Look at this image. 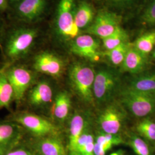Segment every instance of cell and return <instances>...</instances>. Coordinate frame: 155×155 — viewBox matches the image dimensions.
<instances>
[{"mask_svg":"<svg viewBox=\"0 0 155 155\" xmlns=\"http://www.w3.org/2000/svg\"><path fill=\"white\" fill-rule=\"evenodd\" d=\"M153 57L155 58V51H154V52H153Z\"/></svg>","mask_w":155,"mask_h":155,"instance_id":"836d02e7","label":"cell"},{"mask_svg":"<svg viewBox=\"0 0 155 155\" xmlns=\"http://www.w3.org/2000/svg\"><path fill=\"white\" fill-rule=\"evenodd\" d=\"M94 137L91 136L86 144L77 148L69 155H94Z\"/></svg>","mask_w":155,"mask_h":155,"instance_id":"4316f807","label":"cell"},{"mask_svg":"<svg viewBox=\"0 0 155 155\" xmlns=\"http://www.w3.org/2000/svg\"><path fill=\"white\" fill-rule=\"evenodd\" d=\"M105 151L103 150L102 147L100 144H97L95 142L94 144V155H105Z\"/></svg>","mask_w":155,"mask_h":155,"instance_id":"4dcf8cb0","label":"cell"},{"mask_svg":"<svg viewBox=\"0 0 155 155\" xmlns=\"http://www.w3.org/2000/svg\"><path fill=\"white\" fill-rule=\"evenodd\" d=\"M111 4L117 6L125 7L130 5L133 4L136 0H107Z\"/></svg>","mask_w":155,"mask_h":155,"instance_id":"f546056e","label":"cell"},{"mask_svg":"<svg viewBox=\"0 0 155 155\" xmlns=\"http://www.w3.org/2000/svg\"><path fill=\"white\" fill-rule=\"evenodd\" d=\"M120 79L110 69L102 68L95 72L93 94L94 102L98 105L110 103L120 90Z\"/></svg>","mask_w":155,"mask_h":155,"instance_id":"3957f363","label":"cell"},{"mask_svg":"<svg viewBox=\"0 0 155 155\" xmlns=\"http://www.w3.org/2000/svg\"><path fill=\"white\" fill-rule=\"evenodd\" d=\"M76 6L74 0H60L58 6L56 24L59 33L67 39L77 38L79 29L75 22Z\"/></svg>","mask_w":155,"mask_h":155,"instance_id":"52a82bcc","label":"cell"},{"mask_svg":"<svg viewBox=\"0 0 155 155\" xmlns=\"http://www.w3.org/2000/svg\"><path fill=\"white\" fill-rule=\"evenodd\" d=\"M38 35V32L35 28H20L15 31L6 41V57L12 61L25 57L33 48Z\"/></svg>","mask_w":155,"mask_h":155,"instance_id":"7a4b0ae2","label":"cell"},{"mask_svg":"<svg viewBox=\"0 0 155 155\" xmlns=\"http://www.w3.org/2000/svg\"><path fill=\"white\" fill-rule=\"evenodd\" d=\"M125 110L120 102H110L101 112L98 123L104 133L118 134L125 119Z\"/></svg>","mask_w":155,"mask_h":155,"instance_id":"ba28073f","label":"cell"},{"mask_svg":"<svg viewBox=\"0 0 155 155\" xmlns=\"http://www.w3.org/2000/svg\"><path fill=\"white\" fill-rule=\"evenodd\" d=\"M88 129V122L85 116L80 112H76L69 124L67 145L68 153L74 150L80 137Z\"/></svg>","mask_w":155,"mask_h":155,"instance_id":"2e32d148","label":"cell"},{"mask_svg":"<svg viewBox=\"0 0 155 155\" xmlns=\"http://www.w3.org/2000/svg\"><path fill=\"white\" fill-rule=\"evenodd\" d=\"M126 87L139 93L155 95V71L134 78Z\"/></svg>","mask_w":155,"mask_h":155,"instance_id":"d6986e66","label":"cell"},{"mask_svg":"<svg viewBox=\"0 0 155 155\" xmlns=\"http://www.w3.org/2000/svg\"><path fill=\"white\" fill-rule=\"evenodd\" d=\"M45 6V0H22L18 3L17 13L22 19L33 21L43 14Z\"/></svg>","mask_w":155,"mask_h":155,"instance_id":"e0dca14e","label":"cell"},{"mask_svg":"<svg viewBox=\"0 0 155 155\" xmlns=\"http://www.w3.org/2000/svg\"><path fill=\"white\" fill-rule=\"evenodd\" d=\"M136 130L141 137L155 141V122L148 117L144 118L136 125Z\"/></svg>","mask_w":155,"mask_h":155,"instance_id":"cb8c5ba5","label":"cell"},{"mask_svg":"<svg viewBox=\"0 0 155 155\" xmlns=\"http://www.w3.org/2000/svg\"><path fill=\"white\" fill-rule=\"evenodd\" d=\"M143 22L150 25H155V0H151L141 17Z\"/></svg>","mask_w":155,"mask_h":155,"instance_id":"83f0119b","label":"cell"},{"mask_svg":"<svg viewBox=\"0 0 155 155\" xmlns=\"http://www.w3.org/2000/svg\"><path fill=\"white\" fill-rule=\"evenodd\" d=\"M53 89L50 83L45 80L37 81L29 89L25 98L29 107L41 109L48 105L54 96Z\"/></svg>","mask_w":155,"mask_h":155,"instance_id":"8fae6325","label":"cell"},{"mask_svg":"<svg viewBox=\"0 0 155 155\" xmlns=\"http://www.w3.org/2000/svg\"><path fill=\"white\" fill-rule=\"evenodd\" d=\"M133 45V44L127 41L112 50L106 51L105 55L113 64L115 66H121L128 51Z\"/></svg>","mask_w":155,"mask_h":155,"instance_id":"603a6c76","label":"cell"},{"mask_svg":"<svg viewBox=\"0 0 155 155\" xmlns=\"http://www.w3.org/2000/svg\"><path fill=\"white\" fill-rule=\"evenodd\" d=\"M95 72L93 68L82 63H74L68 72L70 84L78 98L84 102H94L93 85Z\"/></svg>","mask_w":155,"mask_h":155,"instance_id":"6da1fadb","label":"cell"},{"mask_svg":"<svg viewBox=\"0 0 155 155\" xmlns=\"http://www.w3.org/2000/svg\"><path fill=\"white\" fill-rule=\"evenodd\" d=\"M147 64V55L137 50L133 45L128 51L121 65V70L123 72L137 74L143 72Z\"/></svg>","mask_w":155,"mask_h":155,"instance_id":"9a60e30c","label":"cell"},{"mask_svg":"<svg viewBox=\"0 0 155 155\" xmlns=\"http://www.w3.org/2000/svg\"><path fill=\"white\" fill-rule=\"evenodd\" d=\"M4 155H39L32 147H27L20 144L8 151Z\"/></svg>","mask_w":155,"mask_h":155,"instance_id":"f1b7e54d","label":"cell"},{"mask_svg":"<svg viewBox=\"0 0 155 155\" xmlns=\"http://www.w3.org/2000/svg\"><path fill=\"white\" fill-rule=\"evenodd\" d=\"M15 102V94L5 71L0 70V109L9 108Z\"/></svg>","mask_w":155,"mask_h":155,"instance_id":"44dd1931","label":"cell"},{"mask_svg":"<svg viewBox=\"0 0 155 155\" xmlns=\"http://www.w3.org/2000/svg\"><path fill=\"white\" fill-rule=\"evenodd\" d=\"M31 147L39 155H68L64 144L58 135L36 138Z\"/></svg>","mask_w":155,"mask_h":155,"instance_id":"5bb4252c","label":"cell"},{"mask_svg":"<svg viewBox=\"0 0 155 155\" xmlns=\"http://www.w3.org/2000/svg\"><path fill=\"white\" fill-rule=\"evenodd\" d=\"M10 120L16 122L36 138L57 136L59 131L53 122L31 112H17L12 116Z\"/></svg>","mask_w":155,"mask_h":155,"instance_id":"5b68a950","label":"cell"},{"mask_svg":"<svg viewBox=\"0 0 155 155\" xmlns=\"http://www.w3.org/2000/svg\"><path fill=\"white\" fill-rule=\"evenodd\" d=\"M53 102L51 110L52 116L60 123L64 122L69 116L71 109L70 95L67 91H61L56 94Z\"/></svg>","mask_w":155,"mask_h":155,"instance_id":"ac0fdd59","label":"cell"},{"mask_svg":"<svg viewBox=\"0 0 155 155\" xmlns=\"http://www.w3.org/2000/svg\"><path fill=\"white\" fill-rule=\"evenodd\" d=\"M129 144L137 155H151L150 147L147 142L136 134L130 136Z\"/></svg>","mask_w":155,"mask_h":155,"instance_id":"484cf974","label":"cell"},{"mask_svg":"<svg viewBox=\"0 0 155 155\" xmlns=\"http://www.w3.org/2000/svg\"><path fill=\"white\" fill-rule=\"evenodd\" d=\"M33 67L36 72L59 78L64 70V62L55 54L44 51L35 56Z\"/></svg>","mask_w":155,"mask_h":155,"instance_id":"30bf717a","label":"cell"},{"mask_svg":"<svg viewBox=\"0 0 155 155\" xmlns=\"http://www.w3.org/2000/svg\"><path fill=\"white\" fill-rule=\"evenodd\" d=\"M24 129L16 122L11 120L0 121V155L20 144Z\"/></svg>","mask_w":155,"mask_h":155,"instance_id":"7c38bea8","label":"cell"},{"mask_svg":"<svg viewBox=\"0 0 155 155\" xmlns=\"http://www.w3.org/2000/svg\"><path fill=\"white\" fill-rule=\"evenodd\" d=\"M7 7V0H0V10H5Z\"/></svg>","mask_w":155,"mask_h":155,"instance_id":"1f68e13d","label":"cell"},{"mask_svg":"<svg viewBox=\"0 0 155 155\" xmlns=\"http://www.w3.org/2000/svg\"></svg>","mask_w":155,"mask_h":155,"instance_id":"e575fe53","label":"cell"},{"mask_svg":"<svg viewBox=\"0 0 155 155\" xmlns=\"http://www.w3.org/2000/svg\"><path fill=\"white\" fill-rule=\"evenodd\" d=\"M100 43L90 35L78 36L72 41L70 50L76 55L91 61H97L100 58Z\"/></svg>","mask_w":155,"mask_h":155,"instance_id":"4fadbf2b","label":"cell"},{"mask_svg":"<svg viewBox=\"0 0 155 155\" xmlns=\"http://www.w3.org/2000/svg\"><path fill=\"white\" fill-rule=\"evenodd\" d=\"M5 71L15 94V102L18 105L36 81L35 72L22 66H15Z\"/></svg>","mask_w":155,"mask_h":155,"instance_id":"8992f818","label":"cell"},{"mask_svg":"<svg viewBox=\"0 0 155 155\" xmlns=\"http://www.w3.org/2000/svg\"><path fill=\"white\" fill-rule=\"evenodd\" d=\"M94 17V9L89 3L82 1L76 6L75 22L79 30L89 26Z\"/></svg>","mask_w":155,"mask_h":155,"instance_id":"ffe728a7","label":"cell"},{"mask_svg":"<svg viewBox=\"0 0 155 155\" xmlns=\"http://www.w3.org/2000/svg\"><path fill=\"white\" fill-rule=\"evenodd\" d=\"M119 102L137 118H145L155 111V95L139 93L125 87L119 94Z\"/></svg>","mask_w":155,"mask_h":155,"instance_id":"277c9868","label":"cell"},{"mask_svg":"<svg viewBox=\"0 0 155 155\" xmlns=\"http://www.w3.org/2000/svg\"><path fill=\"white\" fill-rule=\"evenodd\" d=\"M155 45V30L145 33L139 37L134 44V47L141 53L147 55Z\"/></svg>","mask_w":155,"mask_h":155,"instance_id":"d4e9b609","label":"cell"},{"mask_svg":"<svg viewBox=\"0 0 155 155\" xmlns=\"http://www.w3.org/2000/svg\"><path fill=\"white\" fill-rule=\"evenodd\" d=\"M121 18L116 13L108 11H101L89 26L87 32L102 39L114 33L120 27Z\"/></svg>","mask_w":155,"mask_h":155,"instance_id":"9c48e42d","label":"cell"},{"mask_svg":"<svg viewBox=\"0 0 155 155\" xmlns=\"http://www.w3.org/2000/svg\"><path fill=\"white\" fill-rule=\"evenodd\" d=\"M13 3H19L20 1H21L22 0H10Z\"/></svg>","mask_w":155,"mask_h":155,"instance_id":"d6a6232c","label":"cell"},{"mask_svg":"<svg viewBox=\"0 0 155 155\" xmlns=\"http://www.w3.org/2000/svg\"><path fill=\"white\" fill-rule=\"evenodd\" d=\"M102 41L104 48L108 51L129 41V35L121 27H120L114 33L102 39Z\"/></svg>","mask_w":155,"mask_h":155,"instance_id":"7402d4cb","label":"cell"}]
</instances>
